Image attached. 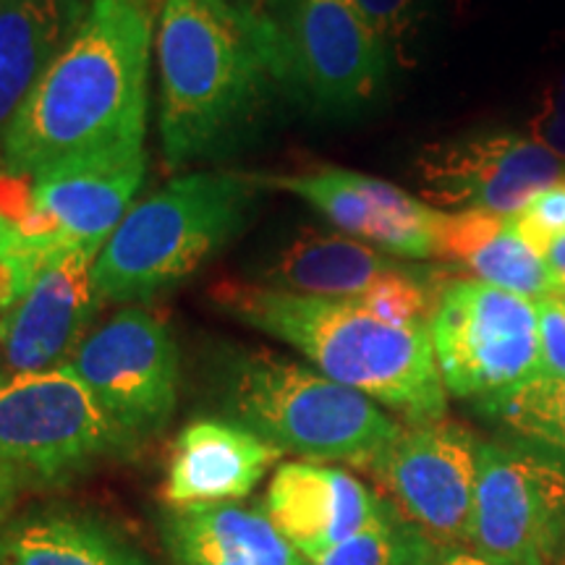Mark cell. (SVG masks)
Segmentation results:
<instances>
[{
  "mask_svg": "<svg viewBox=\"0 0 565 565\" xmlns=\"http://www.w3.org/2000/svg\"><path fill=\"white\" fill-rule=\"evenodd\" d=\"M469 547L492 565H557L565 466L526 443H479Z\"/></svg>",
  "mask_w": 565,
  "mask_h": 565,
  "instance_id": "9c48e42d",
  "label": "cell"
},
{
  "mask_svg": "<svg viewBox=\"0 0 565 565\" xmlns=\"http://www.w3.org/2000/svg\"><path fill=\"white\" fill-rule=\"evenodd\" d=\"M545 97H547V100H555V103H565V76H561V79H557L553 87L545 92Z\"/></svg>",
  "mask_w": 565,
  "mask_h": 565,
  "instance_id": "d6a6232c",
  "label": "cell"
},
{
  "mask_svg": "<svg viewBox=\"0 0 565 565\" xmlns=\"http://www.w3.org/2000/svg\"><path fill=\"white\" fill-rule=\"evenodd\" d=\"M445 391L477 404L540 377L534 301L475 278L443 280L429 322Z\"/></svg>",
  "mask_w": 565,
  "mask_h": 565,
  "instance_id": "ba28073f",
  "label": "cell"
},
{
  "mask_svg": "<svg viewBox=\"0 0 565 565\" xmlns=\"http://www.w3.org/2000/svg\"><path fill=\"white\" fill-rule=\"evenodd\" d=\"M422 565H492L477 550L469 545H435L429 542L427 553L422 557Z\"/></svg>",
  "mask_w": 565,
  "mask_h": 565,
  "instance_id": "f546056e",
  "label": "cell"
},
{
  "mask_svg": "<svg viewBox=\"0 0 565 565\" xmlns=\"http://www.w3.org/2000/svg\"><path fill=\"white\" fill-rule=\"evenodd\" d=\"M254 210V181L196 171L129 210L95 263L105 301H150L194 275Z\"/></svg>",
  "mask_w": 565,
  "mask_h": 565,
  "instance_id": "5b68a950",
  "label": "cell"
},
{
  "mask_svg": "<svg viewBox=\"0 0 565 565\" xmlns=\"http://www.w3.org/2000/svg\"><path fill=\"white\" fill-rule=\"evenodd\" d=\"M160 139L168 166L215 158L288 95L280 42L265 11L233 0H166L158 24Z\"/></svg>",
  "mask_w": 565,
  "mask_h": 565,
  "instance_id": "6da1fadb",
  "label": "cell"
},
{
  "mask_svg": "<svg viewBox=\"0 0 565 565\" xmlns=\"http://www.w3.org/2000/svg\"><path fill=\"white\" fill-rule=\"evenodd\" d=\"M134 445L68 364L0 385V458L24 487L68 484Z\"/></svg>",
  "mask_w": 565,
  "mask_h": 565,
  "instance_id": "8992f818",
  "label": "cell"
},
{
  "mask_svg": "<svg viewBox=\"0 0 565 565\" xmlns=\"http://www.w3.org/2000/svg\"><path fill=\"white\" fill-rule=\"evenodd\" d=\"M87 3H89V0H87Z\"/></svg>",
  "mask_w": 565,
  "mask_h": 565,
  "instance_id": "8d00e7d4",
  "label": "cell"
},
{
  "mask_svg": "<svg viewBox=\"0 0 565 565\" xmlns=\"http://www.w3.org/2000/svg\"><path fill=\"white\" fill-rule=\"evenodd\" d=\"M252 181L301 196L335 228L374 249L401 259H435L445 212L429 207L395 183L345 168L254 175Z\"/></svg>",
  "mask_w": 565,
  "mask_h": 565,
  "instance_id": "4fadbf2b",
  "label": "cell"
},
{
  "mask_svg": "<svg viewBox=\"0 0 565 565\" xmlns=\"http://www.w3.org/2000/svg\"><path fill=\"white\" fill-rule=\"evenodd\" d=\"M21 487H24V482H21L17 471L11 469L9 463L0 458V526L9 521V515L13 511V503H17Z\"/></svg>",
  "mask_w": 565,
  "mask_h": 565,
  "instance_id": "4dcf8cb0",
  "label": "cell"
},
{
  "mask_svg": "<svg viewBox=\"0 0 565 565\" xmlns=\"http://www.w3.org/2000/svg\"><path fill=\"white\" fill-rule=\"evenodd\" d=\"M217 395L228 419L280 454L312 463L341 461L372 469L404 429L366 395L270 351L225 359L217 370Z\"/></svg>",
  "mask_w": 565,
  "mask_h": 565,
  "instance_id": "277c9868",
  "label": "cell"
},
{
  "mask_svg": "<svg viewBox=\"0 0 565 565\" xmlns=\"http://www.w3.org/2000/svg\"><path fill=\"white\" fill-rule=\"evenodd\" d=\"M145 168V139L74 154L32 175L34 204L55 223L66 249L100 254L129 215Z\"/></svg>",
  "mask_w": 565,
  "mask_h": 565,
  "instance_id": "9a60e30c",
  "label": "cell"
},
{
  "mask_svg": "<svg viewBox=\"0 0 565 565\" xmlns=\"http://www.w3.org/2000/svg\"><path fill=\"white\" fill-rule=\"evenodd\" d=\"M160 534L173 565H312L278 532L265 508H168Z\"/></svg>",
  "mask_w": 565,
  "mask_h": 565,
  "instance_id": "ac0fdd59",
  "label": "cell"
},
{
  "mask_svg": "<svg viewBox=\"0 0 565 565\" xmlns=\"http://www.w3.org/2000/svg\"><path fill=\"white\" fill-rule=\"evenodd\" d=\"M479 408L521 443L565 466V380L540 374L513 391L479 401Z\"/></svg>",
  "mask_w": 565,
  "mask_h": 565,
  "instance_id": "7402d4cb",
  "label": "cell"
},
{
  "mask_svg": "<svg viewBox=\"0 0 565 565\" xmlns=\"http://www.w3.org/2000/svg\"><path fill=\"white\" fill-rule=\"evenodd\" d=\"M154 11L89 0L3 141V168L34 175L74 154L145 139Z\"/></svg>",
  "mask_w": 565,
  "mask_h": 565,
  "instance_id": "7a4b0ae2",
  "label": "cell"
},
{
  "mask_svg": "<svg viewBox=\"0 0 565 565\" xmlns=\"http://www.w3.org/2000/svg\"><path fill=\"white\" fill-rule=\"evenodd\" d=\"M385 508L362 479L312 461L280 463L265 494V513L307 561L370 529Z\"/></svg>",
  "mask_w": 565,
  "mask_h": 565,
  "instance_id": "2e32d148",
  "label": "cell"
},
{
  "mask_svg": "<svg viewBox=\"0 0 565 565\" xmlns=\"http://www.w3.org/2000/svg\"><path fill=\"white\" fill-rule=\"evenodd\" d=\"M532 139L540 141L555 158L565 160V103L542 97L532 118Z\"/></svg>",
  "mask_w": 565,
  "mask_h": 565,
  "instance_id": "f1b7e54d",
  "label": "cell"
},
{
  "mask_svg": "<svg viewBox=\"0 0 565 565\" xmlns=\"http://www.w3.org/2000/svg\"><path fill=\"white\" fill-rule=\"evenodd\" d=\"M6 383V377H3V362H0V385Z\"/></svg>",
  "mask_w": 565,
  "mask_h": 565,
  "instance_id": "e575fe53",
  "label": "cell"
},
{
  "mask_svg": "<svg viewBox=\"0 0 565 565\" xmlns=\"http://www.w3.org/2000/svg\"><path fill=\"white\" fill-rule=\"evenodd\" d=\"M0 565H154L129 536L82 508L47 505L0 526Z\"/></svg>",
  "mask_w": 565,
  "mask_h": 565,
  "instance_id": "d6986e66",
  "label": "cell"
},
{
  "mask_svg": "<svg viewBox=\"0 0 565 565\" xmlns=\"http://www.w3.org/2000/svg\"><path fill=\"white\" fill-rule=\"evenodd\" d=\"M212 299L225 315L301 351L324 377L359 391L408 424L445 419V385L429 324H393L356 299L301 296L221 280Z\"/></svg>",
  "mask_w": 565,
  "mask_h": 565,
  "instance_id": "3957f363",
  "label": "cell"
},
{
  "mask_svg": "<svg viewBox=\"0 0 565 565\" xmlns=\"http://www.w3.org/2000/svg\"><path fill=\"white\" fill-rule=\"evenodd\" d=\"M540 333V374L565 380V312L553 296L534 301Z\"/></svg>",
  "mask_w": 565,
  "mask_h": 565,
  "instance_id": "83f0119b",
  "label": "cell"
},
{
  "mask_svg": "<svg viewBox=\"0 0 565 565\" xmlns=\"http://www.w3.org/2000/svg\"><path fill=\"white\" fill-rule=\"evenodd\" d=\"M288 97L328 118L362 116L383 100L391 55L356 0H275Z\"/></svg>",
  "mask_w": 565,
  "mask_h": 565,
  "instance_id": "52a82bcc",
  "label": "cell"
},
{
  "mask_svg": "<svg viewBox=\"0 0 565 565\" xmlns=\"http://www.w3.org/2000/svg\"><path fill=\"white\" fill-rule=\"evenodd\" d=\"M398 267L391 254L349 233L301 228L267 259L259 270V286L301 296L356 299Z\"/></svg>",
  "mask_w": 565,
  "mask_h": 565,
  "instance_id": "ffe728a7",
  "label": "cell"
},
{
  "mask_svg": "<svg viewBox=\"0 0 565 565\" xmlns=\"http://www.w3.org/2000/svg\"><path fill=\"white\" fill-rule=\"evenodd\" d=\"M131 440L160 433L179 401V349L171 330L131 307L84 338L68 362Z\"/></svg>",
  "mask_w": 565,
  "mask_h": 565,
  "instance_id": "30bf717a",
  "label": "cell"
},
{
  "mask_svg": "<svg viewBox=\"0 0 565 565\" xmlns=\"http://www.w3.org/2000/svg\"><path fill=\"white\" fill-rule=\"evenodd\" d=\"M87 6V0H0V152L34 84Z\"/></svg>",
  "mask_w": 565,
  "mask_h": 565,
  "instance_id": "44dd1931",
  "label": "cell"
},
{
  "mask_svg": "<svg viewBox=\"0 0 565 565\" xmlns=\"http://www.w3.org/2000/svg\"><path fill=\"white\" fill-rule=\"evenodd\" d=\"M557 565H565V550H563V555H561V561H557Z\"/></svg>",
  "mask_w": 565,
  "mask_h": 565,
  "instance_id": "d590c367",
  "label": "cell"
},
{
  "mask_svg": "<svg viewBox=\"0 0 565 565\" xmlns=\"http://www.w3.org/2000/svg\"><path fill=\"white\" fill-rule=\"evenodd\" d=\"M463 273H469L475 280H482L487 286L503 288L515 296H524L529 301L547 299L555 294L557 282L550 273L545 257H540L524 238L508 225L498 236L490 238L482 249H477L466 259Z\"/></svg>",
  "mask_w": 565,
  "mask_h": 565,
  "instance_id": "cb8c5ba5",
  "label": "cell"
},
{
  "mask_svg": "<svg viewBox=\"0 0 565 565\" xmlns=\"http://www.w3.org/2000/svg\"><path fill=\"white\" fill-rule=\"evenodd\" d=\"M97 257L87 249L55 254L40 267L26 294L0 315L6 380L71 362L105 301L95 282Z\"/></svg>",
  "mask_w": 565,
  "mask_h": 565,
  "instance_id": "5bb4252c",
  "label": "cell"
},
{
  "mask_svg": "<svg viewBox=\"0 0 565 565\" xmlns=\"http://www.w3.org/2000/svg\"><path fill=\"white\" fill-rule=\"evenodd\" d=\"M511 225L540 257H545L550 246L565 238V179L555 181L524 210L515 212Z\"/></svg>",
  "mask_w": 565,
  "mask_h": 565,
  "instance_id": "4316f807",
  "label": "cell"
},
{
  "mask_svg": "<svg viewBox=\"0 0 565 565\" xmlns=\"http://www.w3.org/2000/svg\"><path fill=\"white\" fill-rule=\"evenodd\" d=\"M429 540L387 500L385 513L364 532L330 547L312 565H422Z\"/></svg>",
  "mask_w": 565,
  "mask_h": 565,
  "instance_id": "d4e9b609",
  "label": "cell"
},
{
  "mask_svg": "<svg viewBox=\"0 0 565 565\" xmlns=\"http://www.w3.org/2000/svg\"><path fill=\"white\" fill-rule=\"evenodd\" d=\"M282 454L233 419H196L171 450L162 498L168 508L236 503L263 482Z\"/></svg>",
  "mask_w": 565,
  "mask_h": 565,
  "instance_id": "e0dca14e",
  "label": "cell"
},
{
  "mask_svg": "<svg viewBox=\"0 0 565 565\" xmlns=\"http://www.w3.org/2000/svg\"><path fill=\"white\" fill-rule=\"evenodd\" d=\"M553 299H555L557 303H561V307H563V312H565V288H555Z\"/></svg>",
  "mask_w": 565,
  "mask_h": 565,
  "instance_id": "836d02e7",
  "label": "cell"
},
{
  "mask_svg": "<svg viewBox=\"0 0 565 565\" xmlns=\"http://www.w3.org/2000/svg\"><path fill=\"white\" fill-rule=\"evenodd\" d=\"M414 179L424 200L437 207L513 217L565 179V162L526 134L494 129L422 147Z\"/></svg>",
  "mask_w": 565,
  "mask_h": 565,
  "instance_id": "7c38bea8",
  "label": "cell"
},
{
  "mask_svg": "<svg viewBox=\"0 0 565 565\" xmlns=\"http://www.w3.org/2000/svg\"><path fill=\"white\" fill-rule=\"evenodd\" d=\"M34 204L32 175L0 168V315H6L26 294L47 257L26 244L19 225Z\"/></svg>",
  "mask_w": 565,
  "mask_h": 565,
  "instance_id": "603a6c76",
  "label": "cell"
},
{
  "mask_svg": "<svg viewBox=\"0 0 565 565\" xmlns=\"http://www.w3.org/2000/svg\"><path fill=\"white\" fill-rule=\"evenodd\" d=\"M545 263L550 267V273H553L557 288H565V238L550 246V252L545 254Z\"/></svg>",
  "mask_w": 565,
  "mask_h": 565,
  "instance_id": "1f68e13d",
  "label": "cell"
},
{
  "mask_svg": "<svg viewBox=\"0 0 565 565\" xmlns=\"http://www.w3.org/2000/svg\"><path fill=\"white\" fill-rule=\"evenodd\" d=\"M479 443L458 422L408 424L370 471L429 542L469 545Z\"/></svg>",
  "mask_w": 565,
  "mask_h": 565,
  "instance_id": "8fae6325",
  "label": "cell"
},
{
  "mask_svg": "<svg viewBox=\"0 0 565 565\" xmlns=\"http://www.w3.org/2000/svg\"><path fill=\"white\" fill-rule=\"evenodd\" d=\"M364 19L383 40L393 66H414L437 19L440 0H356Z\"/></svg>",
  "mask_w": 565,
  "mask_h": 565,
  "instance_id": "484cf974",
  "label": "cell"
}]
</instances>
